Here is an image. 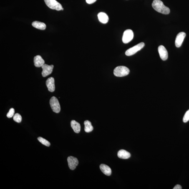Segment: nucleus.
<instances>
[{
    "label": "nucleus",
    "instance_id": "obj_21",
    "mask_svg": "<svg viewBox=\"0 0 189 189\" xmlns=\"http://www.w3.org/2000/svg\"><path fill=\"white\" fill-rule=\"evenodd\" d=\"M14 112L15 110L14 108H12L10 109L9 112H8L7 114V117L9 118H10L14 116Z\"/></svg>",
    "mask_w": 189,
    "mask_h": 189
},
{
    "label": "nucleus",
    "instance_id": "obj_22",
    "mask_svg": "<svg viewBox=\"0 0 189 189\" xmlns=\"http://www.w3.org/2000/svg\"><path fill=\"white\" fill-rule=\"evenodd\" d=\"M189 121V110L187 111L185 114L183 118L184 123H186Z\"/></svg>",
    "mask_w": 189,
    "mask_h": 189
},
{
    "label": "nucleus",
    "instance_id": "obj_20",
    "mask_svg": "<svg viewBox=\"0 0 189 189\" xmlns=\"http://www.w3.org/2000/svg\"><path fill=\"white\" fill-rule=\"evenodd\" d=\"M13 119H14V121L20 123L22 121V117H21L20 114L16 113L14 115Z\"/></svg>",
    "mask_w": 189,
    "mask_h": 189
},
{
    "label": "nucleus",
    "instance_id": "obj_18",
    "mask_svg": "<svg viewBox=\"0 0 189 189\" xmlns=\"http://www.w3.org/2000/svg\"><path fill=\"white\" fill-rule=\"evenodd\" d=\"M84 131L86 132H92L93 130V127L92 123L90 122L89 121H86L84 122Z\"/></svg>",
    "mask_w": 189,
    "mask_h": 189
},
{
    "label": "nucleus",
    "instance_id": "obj_10",
    "mask_svg": "<svg viewBox=\"0 0 189 189\" xmlns=\"http://www.w3.org/2000/svg\"><path fill=\"white\" fill-rule=\"evenodd\" d=\"M158 51L161 59L163 61L166 60L168 58V53L164 46L162 45L159 46Z\"/></svg>",
    "mask_w": 189,
    "mask_h": 189
},
{
    "label": "nucleus",
    "instance_id": "obj_13",
    "mask_svg": "<svg viewBox=\"0 0 189 189\" xmlns=\"http://www.w3.org/2000/svg\"><path fill=\"white\" fill-rule=\"evenodd\" d=\"M117 155L119 158L124 160L128 159L131 156L130 153L124 150H119L118 152Z\"/></svg>",
    "mask_w": 189,
    "mask_h": 189
},
{
    "label": "nucleus",
    "instance_id": "obj_25",
    "mask_svg": "<svg viewBox=\"0 0 189 189\" xmlns=\"http://www.w3.org/2000/svg\"><path fill=\"white\" fill-rule=\"evenodd\" d=\"M62 10H64V8H62Z\"/></svg>",
    "mask_w": 189,
    "mask_h": 189
},
{
    "label": "nucleus",
    "instance_id": "obj_8",
    "mask_svg": "<svg viewBox=\"0 0 189 189\" xmlns=\"http://www.w3.org/2000/svg\"><path fill=\"white\" fill-rule=\"evenodd\" d=\"M41 67L42 69V77H45L52 73L54 68V66L53 65L49 66L45 64Z\"/></svg>",
    "mask_w": 189,
    "mask_h": 189
},
{
    "label": "nucleus",
    "instance_id": "obj_23",
    "mask_svg": "<svg viewBox=\"0 0 189 189\" xmlns=\"http://www.w3.org/2000/svg\"><path fill=\"white\" fill-rule=\"evenodd\" d=\"M97 1V0H86V1L88 4H92Z\"/></svg>",
    "mask_w": 189,
    "mask_h": 189
},
{
    "label": "nucleus",
    "instance_id": "obj_3",
    "mask_svg": "<svg viewBox=\"0 0 189 189\" xmlns=\"http://www.w3.org/2000/svg\"><path fill=\"white\" fill-rule=\"evenodd\" d=\"M44 1L48 7L51 9L59 11L62 9V5L56 0H44Z\"/></svg>",
    "mask_w": 189,
    "mask_h": 189
},
{
    "label": "nucleus",
    "instance_id": "obj_6",
    "mask_svg": "<svg viewBox=\"0 0 189 189\" xmlns=\"http://www.w3.org/2000/svg\"><path fill=\"white\" fill-rule=\"evenodd\" d=\"M134 34L133 31L130 29H127L124 32L122 41L124 44H127L133 39Z\"/></svg>",
    "mask_w": 189,
    "mask_h": 189
},
{
    "label": "nucleus",
    "instance_id": "obj_2",
    "mask_svg": "<svg viewBox=\"0 0 189 189\" xmlns=\"http://www.w3.org/2000/svg\"><path fill=\"white\" fill-rule=\"evenodd\" d=\"M130 70L128 68L124 66H119L114 69V74L116 77H123L128 75Z\"/></svg>",
    "mask_w": 189,
    "mask_h": 189
},
{
    "label": "nucleus",
    "instance_id": "obj_5",
    "mask_svg": "<svg viewBox=\"0 0 189 189\" xmlns=\"http://www.w3.org/2000/svg\"><path fill=\"white\" fill-rule=\"evenodd\" d=\"M50 105L53 112L58 113L61 110L60 104L58 100L55 97H53L50 100Z\"/></svg>",
    "mask_w": 189,
    "mask_h": 189
},
{
    "label": "nucleus",
    "instance_id": "obj_12",
    "mask_svg": "<svg viewBox=\"0 0 189 189\" xmlns=\"http://www.w3.org/2000/svg\"><path fill=\"white\" fill-rule=\"evenodd\" d=\"M34 66L36 67H42L45 64V61L40 55L35 56L34 59Z\"/></svg>",
    "mask_w": 189,
    "mask_h": 189
},
{
    "label": "nucleus",
    "instance_id": "obj_17",
    "mask_svg": "<svg viewBox=\"0 0 189 189\" xmlns=\"http://www.w3.org/2000/svg\"><path fill=\"white\" fill-rule=\"evenodd\" d=\"M32 25L33 27L36 29L40 30L45 29L46 27V25L45 23L38 21H34L33 22Z\"/></svg>",
    "mask_w": 189,
    "mask_h": 189
},
{
    "label": "nucleus",
    "instance_id": "obj_4",
    "mask_svg": "<svg viewBox=\"0 0 189 189\" xmlns=\"http://www.w3.org/2000/svg\"><path fill=\"white\" fill-rule=\"evenodd\" d=\"M145 46V44L144 42H141L139 43L137 45L134 46V47L130 48V49H127L126 51L125 54L127 56H130L133 55L135 54L138 51H140Z\"/></svg>",
    "mask_w": 189,
    "mask_h": 189
},
{
    "label": "nucleus",
    "instance_id": "obj_24",
    "mask_svg": "<svg viewBox=\"0 0 189 189\" xmlns=\"http://www.w3.org/2000/svg\"><path fill=\"white\" fill-rule=\"evenodd\" d=\"M182 187L180 185H177L174 187L173 189H181Z\"/></svg>",
    "mask_w": 189,
    "mask_h": 189
},
{
    "label": "nucleus",
    "instance_id": "obj_15",
    "mask_svg": "<svg viewBox=\"0 0 189 189\" xmlns=\"http://www.w3.org/2000/svg\"><path fill=\"white\" fill-rule=\"evenodd\" d=\"M100 168L104 175L107 176H110L112 174V170L108 166L104 164H102L100 165Z\"/></svg>",
    "mask_w": 189,
    "mask_h": 189
},
{
    "label": "nucleus",
    "instance_id": "obj_9",
    "mask_svg": "<svg viewBox=\"0 0 189 189\" xmlns=\"http://www.w3.org/2000/svg\"><path fill=\"white\" fill-rule=\"evenodd\" d=\"M186 34L184 32H181L177 35L175 40V45L176 47H180L181 46Z\"/></svg>",
    "mask_w": 189,
    "mask_h": 189
},
{
    "label": "nucleus",
    "instance_id": "obj_11",
    "mask_svg": "<svg viewBox=\"0 0 189 189\" xmlns=\"http://www.w3.org/2000/svg\"><path fill=\"white\" fill-rule=\"evenodd\" d=\"M46 85L48 90L50 92H53L55 90V80L53 77H50L46 81Z\"/></svg>",
    "mask_w": 189,
    "mask_h": 189
},
{
    "label": "nucleus",
    "instance_id": "obj_19",
    "mask_svg": "<svg viewBox=\"0 0 189 189\" xmlns=\"http://www.w3.org/2000/svg\"><path fill=\"white\" fill-rule=\"evenodd\" d=\"M38 140L41 144L46 146L49 147L51 145V144L47 140H46V139L43 138L42 137L38 138Z\"/></svg>",
    "mask_w": 189,
    "mask_h": 189
},
{
    "label": "nucleus",
    "instance_id": "obj_16",
    "mask_svg": "<svg viewBox=\"0 0 189 189\" xmlns=\"http://www.w3.org/2000/svg\"><path fill=\"white\" fill-rule=\"evenodd\" d=\"M71 126L74 131L76 133H79L80 131L81 126L78 122L75 120L71 122Z\"/></svg>",
    "mask_w": 189,
    "mask_h": 189
},
{
    "label": "nucleus",
    "instance_id": "obj_7",
    "mask_svg": "<svg viewBox=\"0 0 189 189\" xmlns=\"http://www.w3.org/2000/svg\"><path fill=\"white\" fill-rule=\"evenodd\" d=\"M67 161L69 168L72 170H75L79 164V161L77 159L73 156L68 157Z\"/></svg>",
    "mask_w": 189,
    "mask_h": 189
},
{
    "label": "nucleus",
    "instance_id": "obj_1",
    "mask_svg": "<svg viewBox=\"0 0 189 189\" xmlns=\"http://www.w3.org/2000/svg\"><path fill=\"white\" fill-rule=\"evenodd\" d=\"M152 6L158 12L164 14H168L170 13V9L166 6L160 0H154L152 3Z\"/></svg>",
    "mask_w": 189,
    "mask_h": 189
},
{
    "label": "nucleus",
    "instance_id": "obj_14",
    "mask_svg": "<svg viewBox=\"0 0 189 189\" xmlns=\"http://www.w3.org/2000/svg\"><path fill=\"white\" fill-rule=\"evenodd\" d=\"M98 17L99 21L103 24H106L109 21L108 16L105 13H99L98 14Z\"/></svg>",
    "mask_w": 189,
    "mask_h": 189
}]
</instances>
